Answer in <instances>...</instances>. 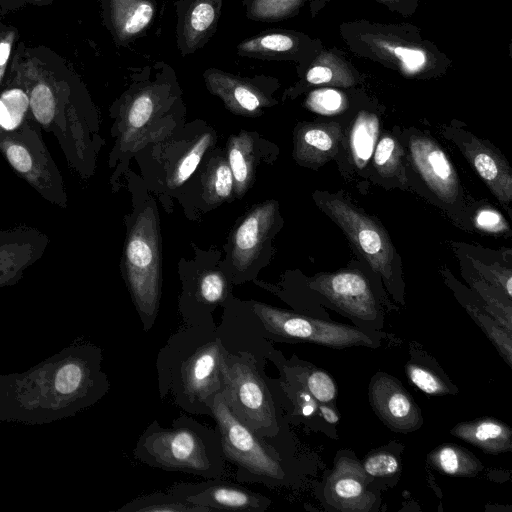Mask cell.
<instances>
[{"label": "cell", "instance_id": "6da1fadb", "mask_svg": "<svg viewBox=\"0 0 512 512\" xmlns=\"http://www.w3.org/2000/svg\"><path fill=\"white\" fill-rule=\"evenodd\" d=\"M101 350L71 347L21 375L0 377V391L34 389L0 407V419L46 422L90 407L109 390Z\"/></svg>", "mask_w": 512, "mask_h": 512}, {"label": "cell", "instance_id": "7a4b0ae2", "mask_svg": "<svg viewBox=\"0 0 512 512\" xmlns=\"http://www.w3.org/2000/svg\"><path fill=\"white\" fill-rule=\"evenodd\" d=\"M225 352L213 320L184 324L158 353L161 399L170 396L184 411L211 417L214 398L226 386Z\"/></svg>", "mask_w": 512, "mask_h": 512}, {"label": "cell", "instance_id": "3957f363", "mask_svg": "<svg viewBox=\"0 0 512 512\" xmlns=\"http://www.w3.org/2000/svg\"><path fill=\"white\" fill-rule=\"evenodd\" d=\"M134 457L150 467L198 475L204 479L223 478L225 462L219 433L190 416L163 427L154 420L139 437Z\"/></svg>", "mask_w": 512, "mask_h": 512}, {"label": "cell", "instance_id": "277c9868", "mask_svg": "<svg viewBox=\"0 0 512 512\" xmlns=\"http://www.w3.org/2000/svg\"><path fill=\"white\" fill-rule=\"evenodd\" d=\"M264 368L249 352L226 350L223 395L237 419L272 444L281 432V423Z\"/></svg>", "mask_w": 512, "mask_h": 512}, {"label": "cell", "instance_id": "5b68a950", "mask_svg": "<svg viewBox=\"0 0 512 512\" xmlns=\"http://www.w3.org/2000/svg\"><path fill=\"white\" fill-rule=\"evenodd\" d=\"M211 417L216 421L224 457L236 467L238 481L271 488L286 484L287 472L278 449L237 419L223 393L215 396Z\"/></svg>", "mask_w": 512, "mask_h": 512}, {"label": "cell", "instance_id": "8992f818", "mask_svg": "<svg viewBox=\"0 0 512 512\" xmlns=\"http://www.w3.org/2000/svg\"><path fill=\"white\" fill-rule=\"evenodd\" d=\"M124 276L143 330L148 331L158 314L161 288L159 235L150 208L139 214L127 238Z\"/></svg>", "mask_w": 512, "mask_h": 512}, {"label": "cell", "instance_id": "52a82bcc", "mask_svg": "<svg viewBox=\"0 0 512 512\" xmlns=\"http://www.w3.org/2000/svg\"><path fill=\"white\" fill-rule=\"evenodd\" d=\"M0 153L14 172L41 197L67 208L63 176L43 140L41 127L31 115L13 131L0 133Z\"/></svg>", "mask_w": 512, "mask_h": 512}, {"label": "cell", "instance_id": "ba28073f", "mask_svg": "<svg viewBox=\"0 0 512 512\" xmlns=\"http://www.w3.org/2000/svg\"><path fill=\"white\" fill-rule=\"evenodd\" d=\"M249 308L258 321L262 336L269 341L298 340L332 348L373 344L369 335L353 326L315 319L256 301H252Z\"/></svg>", "mask_w": 512, "mask_h": 512}, {"label": "cell", "instance_id": "9c48e42d", "mask_svg": "<svg viewBox=\"0 0 512 512\" xmlns=\"http://www.w3.org/2000/svg\"><path fill=\"white\" fill-rule=\"evenodd\" d=\"M321 207L339 225L372 270L389 281L392 276L394 247L385 230L369 216L337 196L323 197Z\"/></svg>", "mask_w": 512, "mask_h": 512}, {"label": "cell", "instance_id": "30bf717a", "mask_svg": "<svg viewBox=\"0 0 512 512\" xmlns=\"http://www.w3.org/2000/svg\"><path fill=\"white\" fill-rule=\"evenodd\" d=\"M168 491L188 503L209 511L264 512L271 504V500L264 495L223 478L205 479L196 483H176Z\"/></svg>", "mask_w": 512, "mask_h": 512}, {"label": "cell", "instance_id": "8fae6325", "mask_svg": "<svg viewBox=\"0 0 512 512\" xmlns=\"http://www.w3.org/2000/svg\"><path fill=\"white\" fill-rule=\"evenodd\" d=\"M308 285L351 317L368 321L377 316L370 284L358 271L321 273L311 278Z\"/></svg>", "mask_w": 512, "mask_h": 512}, {"label": "cell", "instance_id": "7c38bea8", "mask_svg": "<svg viewBox=\"0 0 512 512\" xmlns=\"http://www.w3.org/2000/svg\"><path fill=\"white\" fill-rule=\"evenodd\" d=\"M49 244V236L35 227L0 230V288L16 284L42 258Z\"/></svg>", "mask_w": 512, "mask_h": 512}, {"label": "cell", "instance_id": "4fadbf2b", "mask_svg": "<svg viewBox=\"0 0 512 512\" xmlns=\"http://www.w3.org/2000/svg\"><path fill=\"white\" fill-rule=\"evenodd\" d=\"M369 401L390 429L408 433L422 425V416L411 395L394 377L377 373L370 381Z\"/></svg>", "mask_w": 512, "mask_h": 512}, {"label": "cell", "instance_id": "5bb4252c", "mask_svg": "<svg viewBox=\"0 0 512 512\" xmlns=\"http://www.w3.org/2000/svg\"><path fill=\"white\" fill-rule=\"evenodd\" d=\"M415 168L438 198L452 203L459 192L457 173L441 147L432 139L413 135L409 142Z\"/></svg>", "mask_w": 512, "mask_h": 512}, {"label": "cell", "instance_id": "9a60e30c", "mask_svg": "<svg viewBox=\"0 0 512 512\" xmlns=\"http://www.w3.org/2000/svg\"><path fill=\"white\" fill-rule=\"evenodd\" d=\"M365 474L357 462L348 458L341 459L327 480V501L340 510H368L374 496L366 489Z\"/></svg>", "mask_w": 512, "mask_h": 512}, {"label": "cell", "instance_id": "2e32d148", "mask_svg": "<svg viewBox=\"0 0 512 512\" xmlns=\"http://www.w3.org/2000/svg\"><path fill=\"white\" fill-rule=\"evenodd\" d=\"M277 203L256 206L237 227L232 240V262L238 270L247 269L256 259L274 223Z\"/></svg>", "mask_w": 512, "mask_h": 512}, {"label": "cell", "instance_id": "e0dca14e", "mask_svg": "<svg viewBox=\"0 0 512 512\" xmlns=\"http://www.w3.org/2000/svg\"><path fill=\"white\" fill-rule=\"evenodd\" d=\"M461 150L496 198L508 204L512 200V176L506 161L473 136L463 141Z\"/></svg>", "mask_w": 512, "mask_h": 512}, {"label": "cell", "instance_id": "ac0fdd59", "mask_svg": "<svg viewBox=\"0 0 512 512\" xmlns=\"http://www.w3.org/2000/svg\"><path fill=\"white\" fill-rule=\"evenodd\" d=\"M342 135L338 123L303 125L295 133L294 157L302 165L321 166L337 155Z\"/></svg>", "mask_w": 512, "mask_h": 512}, {"label": "cell", "instance_id": "d6986e66", "mask_svg": "<svg viewBox=\"0 0 512 512\" xmlns=\"http://www.w3.org/2000/svg\"><path fill=\"white\" fill-rule=\"evenodd\" d=\"M451 434L490 454L512 449L511 428L493 418L459 423L451 429Z\"/></svg>", "mask_w": 512, "mask_h": 512}, {"label": "cell", "instance_id": "ffe728a7", "mask_svg": "<svg viewBox=\"0 0 512 512\" xmlns=\"http://www.w3.org/2000/svg\"><path fill=\"white\" fill-rule=\"evenodd\" d=\"M428 461L439 472L457 477L475 476L483 468L472 453L455 444L438 446L429 454Z\"/></svg>", "mask_w": 512, "mask_h": 512}, {"label": "cell", "instance_id": "44dd1931", "mask_svg": "<svg viewBox=\"0 0 512 512\" xmlns=\"http://www.w3.org/2000/svg\"><path fill=\"white\" fill-rule=\"evenodd\" d=\"M228 162L235 190L241 196L250 185L254 172L253 141L247 133H241L231 138L228 145Z\"/></svg>", "mask_w": 512, "mask_h": 512}, {"label": "cell", "instance_id": "7402d4cb", "mask_svg": "<svg viewBox=\"0 0 512 512\" xmlns=\"http://www.w3.org/2000/svg\"><path fill=\"white\" fill-rule=\"evenodd\" d=\"M379 132L378 118L360 112L350 132V151L355 165L362 169L371 158Z\"/></svg>", "mask_w": 512, "mask_h": 512}, {"label": "cell", "instance_id": "603a6c76", "mask_svg": "<svg viewBox=\"0 0 512 512\" xmlns=\"http://www.w3.org/2000/svg\"><path fill=\"white\" fill-rule=\"evenodd\" d=\"M118 511L124 512H210L208 509L188 503L174 494L152 493L139 496L126 503Z\"/></svg>", "mask_w": 512, "mask_h": 512}, {"label": "cell", "instance_id": "cb8c5ba5", "mask_svg": "<svg viewBox=\"0 0 512 512\" xmlns=\"http://www.w3.org/2000/svg\"><path fill=\"white\" fill-rule=\"evenodd\" d=\"M227 293V282L221 272L208 271L200 277L195 293L196 302L200 305L198 323L213 320L210 313L225 300Z\"/></svg>", "mask_w": 512, "mask_h": 512}, {"label": "cell", "instance_id": "d4e9b609", "mask_svg": "<svg viewBox=\"0 0 512 512\" xmlns=\"http://www.w3.org/2000/svg\"><path fill=\"white\" fill-rule=\"evenodd\" d=\"M30 115L29 96L22 89L0 94V133L17 129Z\"/></svg>", "mask_w": 512, "mask_h": 512}, {"label": "cell", "instance_id": "484cf974", "mask_svg": "<svg viewBox=\"0 0 512 512\" xmlns=\"http://www.w3.org/2000/svg\"><path fill=\"white\" fill-rule=\"evenodd\" d=\"M403 149L396 138L390 135L383 136L374 152V166L385 178L396 177L406 181L402 163Z\"/></svg>", "mask_w": 512, "mask_h": 512}, {"label": "cell", "instance_id": "4316f807", "mask_svg": "<svg viewBox=\"0 0 512 512\" xmlns=\"http://www.w3.org/2000/svg\"><path fill=\"white\" fill-rule=\"evenodd\" d=\"M233 186L234 179L229 164L222 158L213 162L205 177L204 197L206 201L216 204L227 199Z\"/></svg>", "mask_w": 512, "mask_h": 512}, {"label": "cell", "instance_id": "83f0119b", "mask_svg": "<svg viewBox=\"0 0 512 512\" xmlns=\"http://www.w3.org/2000/svg\"><path fill=\"white\" fill-rule=\"evenodd\" d=\"M212 142L210 133L201 135L191 148L178 161L172 177L169 180L171 187H177L186 182L198 167L202 156Z\"/></svg>", "mask_w": 512, "mask_h": 512}, {"label": "cell", "instance_id": "f1b7e54d", "mask_svg": "<svg viewBox=\"0 0 512 512\" xmlns=\"http://www.w3.org/2000/svg\"><path fill=\"white\" fill-rule=\"evenodd\" d=\"M405 371L409 380L428 395L441 396L450 393L448 385L427 367L409 363Z\"/></svg>", "mask_w": 512, "mask_h": 512}, {"label": "cell", "instance_id": "f546056e", "mask_svg": "<svg viewBox=\"0 0 512 512\" xmlns=\"http://www.w3.org/2000/svg\"><path fill=\"white\" fill-rule=\"evenodd\" d=\"M298 381L320 403L332 402L337 395L334 380L322 370H312Z\"/></svg>", "mask_w": 512, "mask_h": 512}, {"label": "cell", "instance_id": "4dcf8cb0", "mask_svg": "<svg viewBox=\"0 0 512 512\" xmlns=\"http://www.w3.org/2000/svg\"><path fill=\"white\" fill-rule=\"evenodd\" d=\"M363 469L372 477H388L398 471L399 461L387 451H378L366 457Z\"/></svg>", "mask_w": 512, "mask_h": 512}, {"label": "cell", "instance_id": "1f68e13d", "mask_svg": "<svg viewBox=\"0 0 512 512\" xmlns=\"http://www.w3.org/2000/svg\"><path fill=\"white\" fill-rule=\"evenodd\" d=\"M309 107L321 114H335L343 108V98L338 91L332 89L318 90L308 99Z\"/></svg>", "mask_w": 512, "mask_h": 512}, {"label": "cell", "instance_id": "d6a6232c", "mask_svg": "<svg viewBox=\"0 0 512 512\" xmlns=\"http://www.w3.org/2000/svg\"><path fill=\"white\" fill-rule=\"evenodd\" d=\"M153 113V102L148 95L137 97L130 107L127 117L126 126L138 130L147 124Z\"/></svg>", "mask_w": 512, "mask_h": 512}, {"label": "cell", "instance_id": "836d02e7", "mask_svg": "<svg viewBox=\"0 0 512 512\" xmlns=\"http://www.w3.org/2000/svg\"><path fill=\"white\" fill-rule=\"evenodd\" d=\"M153 16V8L148 3L139 4L125 23V31L127 33H136L142 30L151 20Z\"/></svg>", "mask_w": 512, "mask_h": 512}, {"label": "cell", "instance_id": "e575fe53", "mask_svg": "<svg viewBox=\"0 0 512 512\" xmlns=\"http://www.w3.org/2000/svg\"><path fill=\"white\" fill-rule=\"evenodd\" d=\"M475 222L480 229L489 232H502L508 228L503 217L491 209L481 210L477 214Z\"/></svg>", "mask_w": 512, "mask_h": 512}, {"label": "cell", "instance_id": "d590c367", "mask_svg": "<svg viewBox=\"0 0 512 512\" xmlns=\"http://www.w3.org/2000/svg\"><path fill=\"white\" fill-rule=\"evenodd\" d=\"M394 54L409 71L419 70L426 61L425 54L417 49L395 47Z\"/></svg>", "mask_w": 512, "mask_h": 512}, {"label": "cell", "instance_id": "8d00e7d4", "mask_svg": "<svg viewBox=\"0 0 512 512\" xmlns=\"http://www.w3.org/2000/svg\"><path fill=\"white\" fill-rule=\"evenodd\" d=\"M213 18V7L210 4L201 3L192 11L191 26L196 31H204L211 25Z\"/></svg>", "mask_w": 512, "mask_h": 512}, {"label": "cell", "instance_id": "74e56055", "mask_svg": "<svg viewBox=\"0 0 512 512\" xmlns=\"http://www.w3.org/2000/svg\"><path fill=\"white\" fill-rule=\"evenodd\" d=\"M233 98L235 102H237V106L240 109L249 113H253L261 105L257 95L251 90L242 86L235 88L233 92Z\"/></svg>", "mask_w": 512, "mask_h": 512}, {"label": "cell", "instance_id": "f35d334b", "mask_svg": "<svg viewBox=\"0 0 512 512\" xmlns=\"http://www.w3.org/2000/svg\"><path fill=\"white\" fill-rule=\"evenodd\" d=\"M295 400L297 411L304 417L314 414L318 409L316 400L303 386L296 390Z\"/></svg>", "mask_w": 512, "mask_h": 512}, {"label": "cell", "instance_id": "ab89813d", "mask_svg": "<svg viewBox=\"0 0 512 512\" xmlns=\"http://www.w3.org/2000/svg\"><path fill=\"white\" fill-rule=\"evenodd\" d=\"M262 47L274 50V51H285L292 47L293 42L291 38L282 34H270L263 37L260 40Z\"/></svg>", "mask_w": 512, "mask_h": 512}, {"label": "cell", "instance_id": "60d3db41", "mask_svg": "<svg viewBox=\"0 0 512 512\" xmlns=\"http://www.w3.org/2000/svg\"><path fill=\"white\" fill-rule=\"evenodd\" d=\"M332 71L323 66H315L307 73V80L312 84H322L331 81Z\"/></svg>", "mask_w": 512, "mask_h": 512}, {"label": "cell", "instance_id": "b9f144b4", "mask_svg": "<svg viewBox=\"0 0 512 512\" xmlns=\"http://www.w3.org/2000/svg\"><path fill=\"white\" fill-rule=\"evenodd\" d=\"M318 409L326 422L336 424L339 421V415L336 411L325 403H321Z\"/></svg>", "mask_w": 512, "mask_h": 512}, {"label": "cell", "instance_id": "7bdbcfd3", "mask_svg": "<svg viewBox=\"0 0 512 512\" xmlns=\"http://www.w3.org/2000/svg\"><path fill=\"white\" fill-rule=\"evenodd\" d=\"M10 45L7 43H0V66L5 64L9 57Z\"/></svg>", "mask_w": 512, "mask_h": 512}]
</instances>
